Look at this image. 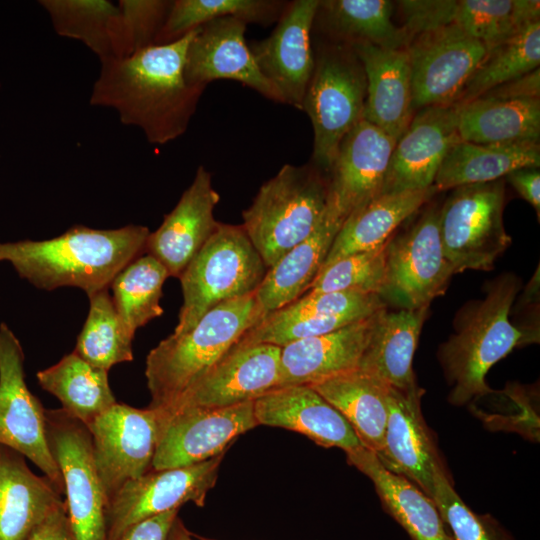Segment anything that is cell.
Returning <instances> with one entry per match:
<instances>
[{
  "label": "cell",
  "instance_id": "obj_17",
  "mask_svg": "<svg viewBox=\"0 0 540 540\" xmlns=\"http://www.w3.org/2000/svg\"><path fill=\"white\" fill-rule=\"evenodd\" d=\"M319 3L289 1L271 34L249 44L260 72L284 104L300 110L314 69L312 28Z\"/></svg>",
  "mask_w": 540,
  "mask_h": 540
},
{
  "label": "cell",
  "instance_id": "obj_30",
  "mask_svg": "<svg viewBox=\"0 0 540 540\" xmlns=\"http://www.w3.org/2000/svg\"><path fill=\"white\" fill-rule=\"evenodd\" d=\"M342 224L339 217L326 209L316 229L267 270L255 292L265 315L297 300L309 290Z\"/></svg>",
  "mask_w": 540,
  "mask_h": 540
},
{
  "label": "cell",
  "instance_id": "obj_25",
  "mask_svg": "<svg viewBox=\"0 0 540 540\" xmlns=\"http://www.w3.org/2000/svg\"><path fill=\"white\" fill-rule=\"evenodd\" d=\"M350 46L366 77L363 119L398 140L414 115L406 48L387 49L366 43Z\"/></svg>",
  "mask_w": 540,
  "mask_h": 540
},
{
  "label": "cell",
  "instance_id": "obj_49",
  "mask_svg": "<svg viewBox=\"0 0 540 540\" xmlns=\"http://www.w3.org/2000/svg\"><path fill=\"white\" fill-rule=\"evenodd\" d=\"M518 194L540 214V172L538 168L525 167L511 171L505 176Z\"/></svg>",
  "mask_w": 540,
  "mask_h": 540
},
{
  "label": "cell",
  "instance_id": "obj_39",
  "mask_svg": "<svg viewBox=\"0 0 540 540\" xmlns=\"http://www.w3.org/2000/svg\"><path fill=\"white\" fill-rule=\"evenodd\" d=\"M169 274L149 254L128 264L112 281V301L127 332L134 337L138 328L162 315V287Z\"/></svg>",
  "mask_w": 540,
  "mask_h": 540
},
{
  "label": "cell",
  "instance_id": "obj_47",
  "mask_svg": "<svg viewBox=\"0 0 540 540\" xmlns=\"http://www.w3.org/2000/svg\"><path fill=\"white\" fill-rule=\"evenodd\" d=\"M26 540H73L66 503L39 522Z\"/></svg>",
  "mask_w": 540,
  "mask_h": 540
},
{
  "label": "cell",
  "instance_id": "obj_3",
  "mask_svg": "<svg viewBox=\"0 0 540 540\" xmlns=\"http://www.w3.org/2000/svg\"><path fill=\"white\" fill-rule=\"evenodd\" d=\"M520 280L503 274L487 286L483 299L461 310L455 333L443 343L438 358L452 386L448 401L461 406L491 392L485 382L490 368L515 348L538 342L536 328L516 327L509 319Z\"/></svg>",
  "mask_w": 540,
  "mask_h": 540
},
{
  "label": "cell",
  "instance_id": "obj_42",
  "mask_svg": "<svg viewBox=\"0 0 540 540\" xmlns=\"http://www.w3.org/2000/svg\"><path fill=\"white\" fill-rule=\"evenodd\" d=\"M452 540H516L491 514L471 510L455 491L445 465L433 469V495Z\"/></svg>",
  "mask_w": 540,
  "mask_h": 540
},
{
  "label": "cell",
  "instance_id": "obj_23",
  "mask_svg": "<svg viewBox=\"0 0 540 540\" xmlns=\"http://www.w3.org/2000/svg\"><path fill=\"white\" fill-rule=\"evenodd\" d=\"M253 409L258 425L303 434L324 448L361 446L346 419L309 385L275 388L254 400Z\"/></svg>",
  "mask_w": 540,
  "mask_h": 540
},
{
  "label": "cell",
  "instance_id": "obj_31",
  "mask_svg": "<svg viewBox=\"0 0 540 540\" xmlns=\"http://www.w3.org/2000/svg\"><path fill=\"white\" fill-rule=\"evenodd\" d=\"M309 386L339 411L363 447L382 449L392 386L359 368Z\"/></svg>",
  "mask_w": 540,
  "mask_h": 540
},
{
  "label": "cell",
  "instance_id": "obj_21",
  "mask_svg": "<svg viewBox=\"0 0 540 540\" xmlns=\"http://www.w3.org/2000/svg\"><path fill=\"white\" fill-rule=\"evenodd\" d=\"M220 200L211 174L199 166L191 185L146 240L145 252L158 260L169 277L179 278L217 229L214 209Z\"/></svg>",
  "mask_w": 540,
  "mask_h": 540
},
{
  "label": "cell",
  "instance_id": "obj_34",
  "mask_svg": "<svg viewBox=\"0 0 540 540\" xmlns=\"http://www.w3.org/2000/svg\"><path fill=\"white\" fill-rule=\"evenodd\" d=\"M457 130L475 144L539 142V98L478 97L459 105Z\"/></svg>",
  "mask_w": 540,
  "mask_h": 540
},
{
  "label": "cell",
  "instance_id": "obj_35",
  "mask_svg": "<svg viewBox=\"0 0 540 540\" xmlns=\"http://www.w3.org/2000/svg\"><path fill=\"white\" fill-rule=\"evenodd\" d=\"M392 7L388 0L320 1L313 29L323 31L331 41L348 45L406 48L410 36L392 22Z\"/></svg>",
  "mask_w": 540,
  "mask_h": 540
},
{
  "label": "cell",
  "instance_id": "obj_4",
  "mask_svg": "<svg viewBox=\"0 0 540 540\" xmlns=\"http://www.w3.org/2000/svg\"><path fill=\"white\" fill-rule=\"evenodd\" d=\"M264 316L252 293L221 303L188 332L160 341L146 358L149 407L162 409L174 403Z\"/></svg>",
  "mask_w": 540,
  "mask_h": 540
},
{
  "label": "cell",
  "instance_id": "obj_12",
  "mask_svg": "<svg viewBox=\"0 0 540 540\" xmlns=\"http://www.w3.org/2000/svg\"><path fill=\"white\" fill-rule=\"evenodd\" d=\"M224 454L190 466L151 469L128 481L106 504L105 540H118L132 525L188 502L203 507Z\"/></svg>",
  "mask_w": 540,
  "mask_h": 540
},
{
  "label": "cell",
  "instance_id": "obj_15",
  "mask_svg": "<svg viewBox=\"0 0 540 540\" xmlns=\"http://www.w3.org/2000/svg\"><path fill=\"white\" fill-rule=\"evenodd\" d=\"M254 401L216 409L158 412L153 470L194 465L225 453L240 435L258 426Z\"/></svg>",
  "mask_w": 540,
  "mask_h": 540
},
{
  "label": "cell",
  "instance_id": "obj_14",
  "mask_svg": "<svg viewBox=\"0 0 540 540\" xmlns=\"http://www.w3.org/2000/svg\"><path fill=\"white\" fill-rule=\"evenodd\" d=\"M87 428L107 504L128 481L152 469L159 437L158 412L116 403Z\"/></svg>",
  "mask_w": 540,
  "mask_h": 540
},
{
  "label": "cell",
  "instance_id": "obj_8",
  "mask_svg": "<svg viewBox=\"0 0 540 540\" xmlns=\"http://www.w3.org/2000/svg\"><path fill=\"white\" fill-rule=\"evenodd\" d=\"M504 179L454 188L440 207L444 255L454 273L493 268L512 240L503 223Z\"/></svg>",
  "mask_w": 540,
  "mask_h": 540
},
{
  "label": "cell",
  "instance_id": "obj_2",
  "mask_svg": "<svg viewBox=\"0 0 540 540\" xmlns=\"http://www.w3.org/2000/svg\"><path fill=\"white\" fill-rule=\"evenodd\" d=\"M145 226L94 229L76 225L41 241L0 243V261L43 290L76 287L88 296L109 289L117 274L145 252Z\"/></svg>",
  "mask_w": 540,
  "mask_h": 540
},
{
  "label": "cell",
  "instance_id": "obj_48",
  "mask_svg": "<svg viewBox=\"0 0 540 540\" xmlns=\"http://www.w3.org/2000/svg\"><path fill=\"white\" fill-rule=\"evenodd\" d=\"M540 95V74L539 68L530 73L500 85L480 97L517 99V98H539Z\"/></svg>",
  "mask_w": 540,
  "mask_h": 540
},
{
  "label": "cell",
  "instance_id": "obj_28",
  "mask_svg": "<svg viewBox=\"0 0 540 540\" xmlns=\"http://www.w3.org/2000/svg\"><path fill=\"white\" fill-rule=\"evenodd\" d=\"M540 2L531 0H430V29L455 26L482 42L487 50L539 21Z\"/></svg>",
  "mask_w": 540,
  "mask_h": 540
},
{
  "label": "cell",
  "instance_id": "obj_36",
  "mask_svg": "<svg viewBox=\"0 0 540 540\" xmlns=\"http://www.w3.org/2000/svg\"><path fill=\"white\" fill-rule=\"evenodd\" d=\"M36 378L45 391L61 402L67 414L87 427L117 403L108 371L90 364L74 351L37 372Z\"/></svg>",
  "mask_w": 540,
  "mask_h": 540
},
{
  "label": "cell",
  "instance_id": "obj_7",
  "mask_svg": "<svg viewBox=\"0 0 540 540\" xmlns=\"http://www.w3.org/2000/svg\"><path fill=\"white\" fill-rule=\"evenodd\" d=\"M313 52L314 69L301 110L314 130L312 164L328 173L342 140L363 119L366 77L348 44L330 41Z\"/></svg>",
  "mask_w": 540,
  "mask_h": 540
},
{
  "label": "cell",
  "instance_id": "obj_46",
  "mask_svg": "<svg viewBox=\"0 0 540 540\" xmlns=\"http://www.w3.org/2000/svg\"><path fill=\"white\" fill-rule=\"evenodd\" d=\"M179 509L142 520L128 528L118 540H167Z\"/></svg>",
  "mask_w": 540,
  "mask_h": 540
},
{
  "label": "cell",
  "instance_id": "obj_6",
  "mask_svg": "<svg viewBox=\"0 0 540 540\" xmlns=\"http://www.w3.org/2000/svg\"><path fill=\"white\" fill-rule=\"evenodd\" d=\"M267 270L242 225L219 222L179 277L183 304L173 333L188 332L221 303L255 293Z\"/></svg>",
  "mask_w": 540,
  "mask_h": 540
},
{
  "label": "cell",
  "instance_id": "obj_32",
  "mask_svg": "<svg viewBox=\"0 0 540 540\" xmlns=\"http://www.w3.org/2000/svg\"><path fill=\"white\" fill-rule=\"evenodd\" d=\"M436 193L422 190L387 192L350 214L338 231L321 269L348 255L372 250L387 242L395 230Z\"/></svg>",
  "mask_w": 540,
  "mask_h": 540
},
{
  "label": "cell",
  "instance_id": "obj_10",
  "mask_svg": "<svg viewBox=\"0 0 540 540\" xmlns=\"http://www.w3.org/2000/svg\"><path fill=\"white\" fill-rule=\"evenodd\" d=\"M46 437L61 472L73 540H105L106 499L85 424L62 408L45 409Z\"/></svg>",
  "mask_w": 540,
  "mask_h": 540
},
{
  "label": "cell",
  "instance_id": "obj_16",
  "mask_svg": "<svg viewBox=\"0 0 540 540\" xmlns=\"http://www.w3.org/2000/svg\"><path fill=\"white\" fill-rule=\"evenodd\" d=\"M280 355L281 347L277 345L236 343L174 403L156 410L168 415L187 409H216L254 401L278 387Z\"/></svg>",
  "mask_w": 540,
  "mask_h": 540
},
{
  "label": "cell",
  "instance_id": "obj_11",
  "mask_svg": "<svg viewBox=\"0 0 540 540\" xmlns=\"http://www.w3.org/2000/svg\"><path fill=\"white\" fill-rule=\"evenodd\" d=\"M25 355L6 323L0 324V445L34 463L62 494L61 472L50 452L45 408L25 382Z\"/></svg>",
  "mask_w": 540,
  "mask_h": 540
},
{
  "label": "cell",
  "instance_id": "obj_33",
  "mask_svg": "<svg viewBox=\"0 0 540 540\" xmlns=\"http://www.w3.org/2000/svg\"><path fill=\"white\" fill-rule=\"evenodd\" d=\"M539 142L475 144L459 140L446 153L434 179L436 192L502 179L515 169L539 168Z\"/></svg>",
  "mask_w": 540,
  "mask_h": 540
},
{
  "label": "cell",
  "instance_id": "obj_50",
  "mask_svg": "<svg viewBox=\"0 0 540 540\" xmlns=\"http://www.w3.org/2000/svg\"><path fill=\"white\" fill-rule=\"evenodd\" d=\"M167 540H194L193 534L185 527L183 521L176 517L169 531Z\"/></svg>",
  "mask_w": 540,
  "mask_h": 540
},
{
  "label": "cell",
  "instance_id": "obj_18",
  "mask_svg": "<svg viewBox=\"0 0 540 540\" xmlns=\"http://www.w3.org/2000/svg\"><path fill=\"white\" fill-rule=\"evenodd\" d=\"M397 139L362 119L342 140L328 172L327 209L346 218L383 192Z\"/></svg>",
  "mask_w": 540,
  "mask_h": 540
},
{
  "label": "cell",
  "instance_id": "obj_24",
  "mask_svg": "<svg viewBox=\"0 0 540 540\" xmlns=\"http://www.w3.org/2000/svg\"><path fill=\"white\" fill-rule=\"evenodd\" d=\"M380 311L336 331L281 347L277 388L313 385L358 368Z\"/></svg>",
  "mask_w": 540,
  "mask_h": 540
},
{
  "label": "cell",
  "instance_id": "obj_44",
  "mask_svg": "<svg viewBox=\"0 0 540 540\" xmlns=\"http://www.w3.org/2000/svg\"><path fill=\"white\" fill-rule=\"evenodd\" d=\"M172 1L121 0L113 43V57H127L155 44Z\"/></svg>",
  "mask_w": 540,
  "mask_h": 540
},
{
  "label": "cell",
  "instance_id": "obj_19",
  "mask_svg": "<svg viewBox=\"0 0 540 540\" xmlns=\"http://www.w3.org/2000/svg\"><path fill=\"white\" fill-rule=\"evenodd\" d=\"M246 29L247 23L235 17L214 19L198 27L187 49L186 81L206 88L213 80H235L269 100L284 103L260 72L245 41Z\"/></svg>",
  "mask_w": 540,
  "mask_h": 540
},
{
  "label": "cell",
  "instance_id": "obj_1",
  "mask_svg": "<svg viewBox=\"0 0 540 540\" xmlns=\"http://www.w3.org/2000/svg\"><path fill=\"white\" fill-rule=\"evenodd\" d=\"M197 29L171 43L100 61L90 104L115 110L124 125L141 129L151 144L163 145L183 135L205 90L190 85L184 74Z\"/></svg>",
  "mask_w": 540,
  "mask_h": 540
},
{
  "label": "cell",
  "instance_id": "obj_9",
  "mask_svg": "<svg viewBox=\"0 0 540 540\" xmlns=\"http://www.w3.org/2000/svg\"><path fill=\"white\" fill-rule=\"evenodd\" d=\"M440 207H428L386 246V275L380 297L400 309L428 308L447 289L454 270L444 255Z\"/></svg>",
  "mask_w": 540,
  "mask_h": 540
},
{
  "label": "cell",
  "instance_id": "obj_43",
  "mask_svg": "<svg viewBox=\"0 0 540 540\" xmlns=\"http://www.w3.org/2000/svg\"><path fill=\"white\" fill-rule=\"evenodd\" d=\"M388 241L377 248L348 255L324 267L307 292L354 290L380 295L385 283Z\"/></svg>",
  "mask_w": 540,
  "mask_h": 540
},
{
  "label": "cell",
  "instance_id": "obj_38",
  "mask_svg": "<svg viewBox=\"0 0 540 540\" xmlns=\"http://www.w3.org/2000/svg\"><path fill=\"white\" fill-rule=\"evenodd\" d=\"M539 63L540 21H536L487 51L455 103H468L539 68Z\"/></svg>",
  "mask_w": 540,
  "mask_h": 540
},
{
  "label": "cell",
  "instance_id": "obj_40",
  "mask_svg": "<svg viewBox=\"0 0 540 540\" xmlns=\"http://www.w3.org/2000/svg\"><path fill=\"white\" fill-rule=\"evenodd\" d=\"M55 32L86 45L100 61L113 57L118 6L107 0H41Z\"/></svg>",
  "mask_w": 540,
  "mask_h": 540
},
{
  "label": "cell",
  "instance_id": "obj_41",
  "mask_svg": "<svg viewBox=\"0 0 540 540\" xmlns=\"http://www.w3.org/2000/svg\"><path fill=\"white\" fill-rule=\"evenodd\" d=\"M88 297V316L78 335L74 352L90 364L107 371L118 363L132 361L134 337L119 319L109 289Z\"/></svg>",
  "mask_w": 540,
  "mask_h": 540
},
{
  "label": "cell",
  "instance_id": "obj_45",
  "mask_svg": "<svg viewBox=\"0 0 540 540\" xmlns=\"http://www.w3.org/2000/svg\"><path fill=\"white\" fill-rule=\"evenodd\" d=\"M384 308L386 303L375 293L354 290L307 292L288 305L266 314L265 317L274 321L343 315L367 318Z\"/></svg>",
  "mask_w": 540,
  "mask_h": 540
},
{
  "label": "cell",
  "instance_id": "obj_20",
  "mask_svg": "<svg viewBox=\"0 0 540 540\" xmlns=\"http://www.w3.org/2000/svg\"><path fill=\"white\" fill-rule=\"evenodd\" d=\"M458 110L454 103L426 107L413 115L392 151L382 194L433 186L446 153L461 140Z\"/></svg>",
  "mask_w": 540,
  "mask_h": 540
},
{
  "label": "cell",
  "instance_id": "obj_22",
  "mask_svg": "<svg viewBox=\"0 0 540 540\" xmlns=\"http://www.w3.org/2000/svg\"><path fill=\"white\" fill-rule=\"evenodd\" d=\"M421 388L415 392L391 389L382 449L375 453L381 464L432 498L433 469L444 465L431 430L421 411Z\"/></svg>",
  "mask_w": 540,
  "mask_h": 540
},
{
  "label": "cell",
  "instance_id": "obj_51",
  "mask_svg": "<svg viewBox=\"0 0 540 540\" xmlns=\"http://www.w3.org/2000/svg\"><path fill=\"white\" fill-rule=\"evenodd\" d=\"M196 537L199 540H217V539H211V538H206V537H201V536H196Z\"/></svg>",
  "mask_w": 540,
  "mask_h": 540
},
{
  "label": "cell",
  "instance_id": "obj_29",
  "mask_svg": "<svg viewBox=\"0 0 540 540\" xmlns=\"http://www.w3.org/2000/svg\"><path fill=\"white\" fill-rule=\"evenodd\" d=\"M427 309H382L358 368L398 390H420L412 361Z\"/></svg>",
  "mask_w": 540,
  "mask_h": 540
},
{
  "label": "cell",
  "instance_id": "obj_5",
  "mask_svg": "<svg viewBox=\"0 0 540 540\" xmlns=\"http://www.w3.org/2000/svg\"><path fill=\"white\" fill-rule=\"evenodd\" d=\"M327 201L328 177L313 164H285L260 187L241 225L268 269L316 229Z\"/></svg>",
  "mask_w": 540,
  "mask_h": 540
},
{
  "label": "cell",
  "instance_id": "obj_37",
  "mask_svg": "<svg viewBox=\"0 0 540 540\" xmlns=\"http://www.w3.org/2000/svg\"><path fill=\"white\" fill-rule=\"evenodd\" d=\"M289 1L281 0H175L156 38L167 44L190 31L222 17H235L247 24L269 26L278 21Z\"/></svg>",
  "mask_w": 540,
  "mask_h": 540
},
{
  "label": "cell",
  "instance_id": "obj_13",
  "mask_svg": "<svg viewBox=\"0 0 540 540\" xmlns=\"http://www.w3.org/2000/svg\"><path fill=\"white\" fill-rule=\"evenodd\" d=\"M412 109L454 104L487 54V47L455 26L416 34L406 47Z\"/></svg>",
  "mask_w": 540,
  "mask_h": 540
},
{
  "label": "cell",
  "instance_id": "obj_26",
  "mask_svg": "<svg viewBox=\"0 0 540 540\" xmlns=\"http://www.w3.org/2000/svg\"><path fill=\"white\" fill-rule=\"evenodd\" d=\"M347 461L374 484L384 510L412 540H452L434 500L408 479L387 470L362 445L346 451Z\"/></svg>",
  "mask_w": 540,
  "mask_h": 540
},
{
  "label": "cell",
  "instance_id": "obj_27",
  "mask_svg": "<svg viewBox=\"0 0 540 540\" xmlns=\"http://www.w3.org/2000/svg\"><path fill=\"white\" fill-rule=\"evenodd\" d=\"M65 501L25 457L0 445V540H26L36 525Z\"/></svg>",
  "mask_w": 540,
  "mask_h": 540
}]
</instances>
